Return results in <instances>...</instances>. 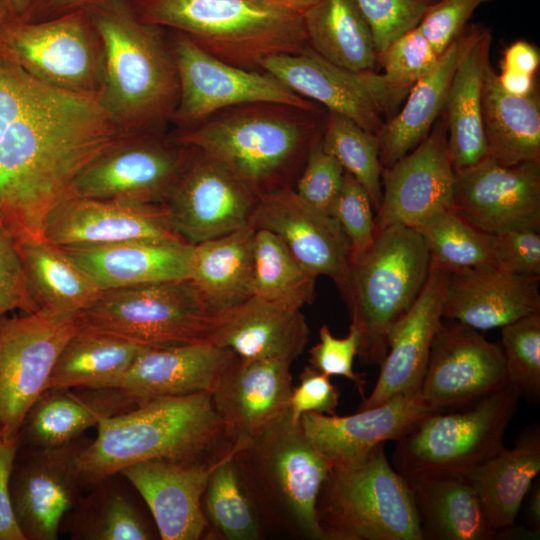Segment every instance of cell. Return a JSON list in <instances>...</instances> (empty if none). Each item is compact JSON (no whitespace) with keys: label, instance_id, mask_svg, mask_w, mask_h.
<instances>
[{"label":"cell","instance_id":"obj_22","mask_svg":"<svg viewBox=\"0 0 540 540\" xmlns=\"http://www.w3.org/2000/svg\"><path fill=\"white\" fill-rule=\"evenodd\" d=\"M42 238L57 247L98 246L130 240L179 239L164 204L66 197L47 214Z\"/></svg>","mask_w":540,"mask_h":540},{"label":"cell","instance_id":"obj_10","mask_svg":"<svg viewBox=\"0 0 540 540\" xmlns=\"http://www.w3.org/2000/svg\"><path fill=\"white\" fill-rule=\"evenodd\" d=\"M80 317L86 327L152 348L209 341L217 320L190 279L103 290Z\"/></svg>","mask_w":540,"mask_h":540},{"label":"cell","instance_id":"obj_25","mask_svg":"<svg viewBox=\"0 0 540 540\" xmlns=\"http://www.w3.org/2000/svg\"><path fill=\"white\" fill-rule=\"evenodd\" d=\"M437 412L441 411L418 392L396 394L382 404L349 416L307 412L300 423L315 447L334 463L358 458L387 441L397 442Z\"/></svg>","mask_w":540,"mask_h":540},{"label":"cell","instance_id":"obj_31","mask_svg":"<svg viewBox=\"0 0 540 540\" xmlns=\"http://www.w3.org/2000/svg\"><path fill=\"white\" fill-rule=\"evenodd\" d=\"M261 70L371 133L377 134L385 122L359 75L330 63L309 45L297 53L267 57Z\"/></svg>","mask_w":540,"mask_h":540},{"label":"cell","instance_id":"obj_56","mask_svg":"<svg viewBox=\"0 0 540 540\" xmlns=\"http://www.w3.org/2000/svg\"><path fill=\"white\" fill-rule=\"evenodd\" d=\"M20 448V435L0 430V540H25L14 515L10 477Z\"/></svg>","mask_w":540,"mask_h":540},{"label":"cell","instance_id":"obj_8","mask_svg":"<svg viewBox=\"0 0 540 540\" xmlns=\"http://www.w3.org/2000/svg\"><path fill=\"white\" fill-rule=\"evenodd\" d=\"M316 510L329 540H423L410 486L384 444L331 463Z\"/></svg>","mask_w":540,"mask_h":540},{"label":"cell","instance_id":"obj_49","mask_svg":"<svg viewBox=\"0 0 540 540\" xmlns=\"http://www.w3.org/2000/svg\"><path fill=\"white\" fill-rule=\"evenodd\" d=\"M374 209L368 193L348 172L331 215L338 221L351 247V262L360 259L371 247L375 236Z\"/></svg>","mask_w":540,"mask_h":540},{"label":"cell","instance_id":"obj_30","mask_svg":"<svg viewBox=\"0 0 540 540\" xmlns=\"http://www.w3.org/2000/svg\"><path fill=\"white\" fill-rule=\"evenodd\" d=\"M308 339L309 327L301 309L252 295L217 318L209 342L239 358L292 364Z\"/></svg>","mask_w":540,"mask_h":540},{"label":"cell","instance_id":"obj_7","mask_svg":"<svg viewBox=\"0 0 540 540\" xmlns=\"http://www.w3.org/2000/svg\"><path fill=\"white\" fill-rule=\"evenodd\" d=\"M321 134L278 109H239L181 128L175 142L214 159L260 199L289 180Z\"/></svg>","mask_w":540,"mask_h":540},{"label":"cell","instance_id":"obj_3","mask_svg":"<svg viewBox=\"0 0 540 540\" xmlns=\"http://www.w3.org/2000/svg\"><path fill=\"white\" fill-rule=\"evenodd\" d=\"M96 427V438L76 458L81 486L143 461L204 459L226 439L209 392L146 400Z\"/></svg>","mask_w":540,"mask_h":540},{"label":"cell","instance_id":"obj_13","mask_svg":"<svg viewBox=\"0 0 540 540\" xmlns=\"http://www.w3.org/2000/svg\"><path fill=\"white\" fill-rule=\"evenodd\" d=\"M82 327L80 314L46 308L0 317V430L20 435L63 347Z\"/></svg>","mask_w":540,"mask_h":540},{"label":"cell","instance_id":"obj_12","mask_svg":"<svg viewBox=\"0 0 540 540\" xmlns=\"http://www.w3.org/2000/svg\"><path fill=\"white\" fill-rule=\"evenodd\" d=\"M168 42L179 81V99L172 121L181 128L199 124L222 109L241 105L315 110L311 101L270 74L222 61L180 32L173 31Z\"/></svg>","mask_w":540,"mask_h":540},{"label":"cell","instance_id":"obj_2","mask_svg":"<svg viewBox=\"0 0 540 540\" xmlns=\"http://www.w3.org/2000/svg\"><path fill=\"white\" fill-rule=\"evenodd\" d=\"M87 10L103 46L101 104L129 134L162 132L179 99L164 29L142 20L130 0H102Z\"/></svg>","mask_w":540,"mask_h":540},{"label":"cell","instance_id":"obj_9","mask_svg":"<svg viewBox=\"0 0 540 540\" xmlns=\"http://www.w3.org/2000/svg\"><path fill=\"white\" fill-rule=\"evenodd\" d=\"M520 396L507 385L462 410L423 419L397 441L393 465L405 479L466 476L503 447Z\"/></svg>","mask_w":540,"mask_h":540},{"label":"cell","instance_id":"obj_58","mask_svg":"<svg viewBox=\"0 0 540 540\" xmlns=\"http://www.w3.org/2000/svg\"><path fill=\"white\" fill-rule=\"evenodd\" d=\"M539 64L540 53L537 47L528 41L517 40L504 50L501 69L536 75Z\"/></svg>","mask_w":540,"mask_h":540},{"label":"cell","instance_id":"obj_18","mask_svg":"<svg viewBox=\"0 0 540 540\" xmlns=\"http://www.w3.org/2000/svg\"><path fill=\"white\" fill-rule=\"evenodd\" d=\"M452 207L489 234L540 231V162L506 166L487 157L455 171Z\"/></svg>","mask_w":540,"mask_h":540},{"label":"cell","instance_id":"obj_34","mask_svg":"<svg viewBox=\"0 0 540 540\" xmlns=\"http://www.w3.org/2000/svg\"><path fill=\"white\" fill-rule=\"evenodd\" d=\"M255 233L249 224L193 245L189 279L217 318L253 295Z\"/></svg>","mask_w":540,"mask_h":540},{"label":"cell","instance_id":"obj_54","mask_svg":"<svg viewBox=\"0 0 540 540\" xmlns=\"http://www.w3.org/2000/svg\"><path fill=\"white\" fill-rule=\"evenodd\" d=\"M493 0H439L425 14L418 28L440 55L464 30L475 10Z\"/></svg>","mask_w":540,"mask_h":540},{"label":"cell","instance_id":"obj_11","mask_svg":"<svg viewBox=\"0 0 540 540\" xmlns=\"http://www.w3.org/2000/svg\"><path fill=\"white\" fill-rule=\"evenodd\" d=\"M0 57L49 85L99 97L104 53L87 9L42 21L8 20L0 27Z\"/></svg>","mask_w":540,"mask_h":540},{"label":"cell","instance_id":"obj_61","mask_svg":"<svg viewBox=\"0 0 540 540\" xmlns=\"http://www.w3.org/2000/svg\"><path fill=\"white\" fill-rule=\"evenodd\" d=\"M528 502V515L531 524L539 532L540 528V486L539 481L536 484L531 485Z\"/></svg>","mask_w":540,"mask_h":540},{"label":"cell","instance_id":"obj_55","mask_svg":"<svg viewBox=\"0 0 540 540\" xmlns=\"http://www.w3.org/2000/svg\"><path fill=\"white\" fill-rule=\"evenodd\" d=\"M338 402L339 391L330 376L307 366L299 375V384L292 388L289 416L292 422L298 423L307 412L334 415Z\"/></svg>","mask_w":540,"mask_h":540},{"label":"cell","instance_id":"obj_14","mask_svg":"<svg viewBox=\"0 0 540 540\" xmlns=\"http://www.w3.org/2000/svg\"><path fill=\"white\" fill-rule=\"evenodd\" d=\"M191 153L161 132L129 134L76 176L67 197L163 204Z\"/></svg>","mask_w":540,"mask_h":540},{"label":"cell","instance_id":"obj_40","mask_svg":"<svg viewBox=\"0 0 540 540\" xmlns=\"http://www.w3.org/2000/svg\"><path fill=\"white\" fill-rule=\"evenodd\" d=\"M30 291L40 308L80 314L101 290L62 250L44 238L18 243Z\"/></svg>","mask_w":540,"mask_h":540},{"label":"cell","instance_id":"obj_47","mask_svg":"<svg viewBox=\"0 0 540 540\" xmlns=\"http://www.w3.org/2000/svg\"><path fill=\"white\" fill-rule=\"evenodd\" d=\"M508 385L529 402L540 400V312L502 326Z\"/></svg>","mask_w":540,"mask_h":540},{"label":"cell","instance_id":"obj_23","mask_svg":"<svg viewBox=\"0 0 540 540\" xmlns=\"http://www.w3.org/2000/svg\"><path fill=\"white\" fill-rule=\"evenodd\" d=\"M291 364L237 357L211 392L225 438L248 442L289 411Z\"/></svg>","mask_w":540,"mask_h":540},{"label":"cell","instance_id":"obj_60","mask_svg":"<svg viewBox=\"0 0 540 540\" xmlns=\"http://www.w3.org/2000/svg\"><path fill=\"white\" fill-rule=\"evenodd\" d=\"M263 1L278 9L302 16L318 0H263Z\"/></svg>","mask_w":540,"mask_h":540},{"label":"cell","instance_id":"obj_42","mask_svg":"<svg viewBox=\"0 0 540 540\" xmlns=\"http://www.w3.org/2000/svg\"><path fill=\"white\" fill-rule=\"evenodd\" d=\"M316 278L278 236L256 229L253 295L301 309L315 299Z\"/></svg>","mask_w":540,"mask_h":540},{"label":"cell","instance_id":"obj_39","mask_svg":"<svg viewBox=\"0 0 540 540\" xmlns=\"http://www.w3.org/2000/svg\"><path fill=\"white\" fill-rule=\"evenodd\" d=\"M146 348L83 325L59 354L46 390L107 388Z\"/></svg>","mask_w":540,"mask_h":540},{"label":"cell","instance_id":"obj_32","mask_svg":"<svg viewBox=\"0 0 540 540\" xmlns=\"http://www.w3.org/2000/svg\"><path fill=\"white\" fill-rule=\"evenodd\" d=\"M540 472V425L526 427L511 449L505 446L466 474L485 515L502 538L523 534L515 520Z\"/></svg>","mask_w":540,"mask_h":540},{"label":"cell","instance_id":"obj_33","mask_svg":"<svg viewBox=\"0 0 540 540\" xmlns=\"http://www.w3.org/2000/svg\"><path fill=\"white\" fill-rule=\"evenodd\" d=\"M46 390L27 412L20 440L34 449H53L76 440L106 417L136 404L114 388Z\"/></svg>","mask_w":540,"mask_h":540},{"label":"cell","instance_id":"obj_19","mask_svg":"<svg viewBox=\"0 0 540 540\" xmlns=\"http://www.w3.org/2000/svg\"><path fill=\"white\" fill-rule=\"evenodd\" d=\"M244 444L231 441L226 449L195 461H143L120 473L146 502L161 539L197 540L207 527L202 499L209 478L226 457Z\"/></svg>","mask_w":540,"mask_h":540},{"label":"cell","instance_id":"obj_16","mask_svg":"<svg viewBox=\"0 0 540 540\" xmlns=\"http://www.w3.org/2000/svg\"><path fill=\"white\" fill-rule=\"evenodd\" d=\"M507 385L500 343L458 321L441 322L419 391L425 401L440 411L460 409Z\"/></svg>","mask_w":540,"mask_h":540},{"label":"cell","instance_id":"obj_48","mask_svg":"<svg viewBox=\"0 0 540 540\" xmlns=\"http://www.w3.org/2000/svg\"><path fill=\"white\" fill-rule=\"evenodd\" d=\"M439 0H356L374 38L377 57L396 39L418 27Z\"/></svg>","mask_w":540,"mask_h":540},{"label":"cell","instance_id":"obj_24","mask_svg":"<svg viewBox=\"0 0 540 540\" xmlns=\"http://www.w3.org/2000/svg\"><path fill=\"white\" fill-rule=\"evenodd\" d=\"M450 273L430 261L420 295L388 333V350L380 363L378 380L360 410L382 404L396 394L420 391L431 344L442 322Z\"/></svg>","mask_w":540,"mask_h":540},{"label":"cell","instance_id":"obj_57","mask_svg":"<svg viewBox=\"0 0 540 540\" xmlns=\"http://www.w3.org/2000/svg\"><path fill=\"white\" fill-rule=\"evenodd\" d=\"M102 0H31L24 21L52 19L78 10H85Z\"/></svg>","mask_w":540,"mask_h":540},{"label":"cell","instance_id":"obj_41","mask_svg":"<svg viewBox=\"0 0 540 540\" xmlns=\"http://www.w3.org/2000/svg\"><path fill=\"white\" fill-rule=\"evenodd\" d=\"M439 55L418 27L408 31L378 58L383 73L358 74L387 120L398 112L414 84L437 62Z\"/></svg>","mask_w":540,"mask_h":540},{"label":"cell","instance_id":"obj_45","mask_svg":"<svg viewBox=\"0 0 540 540\" xmlns=\"http://www.w3.org/2000/svg\"><path fill=\"white\" fill-rule=\"evenodd\" d=\"M236 452L226 457L209 478L203 495L206 514L225 539L256 540L261 523L235 463Z\"/></svg>","mask_w":540,"mask_h":540},{"label":"cell","instance_id":"obj_62","mask_svg":"<svg viewBox=\"0 0 540 540\" xmlns=\"http://www.w3.org/2000/svg\"><path fill=\"white\" fill-rule=\"evenodd\" d=\"M6 4L7 8L9 9L11 15L15 19H21L30 4L31 0H3Z\"/></svg>","mask_w":540,"mask_h":540},{"label":"cell","instance_id":"obj_28","mask_svg":"<svg viewBox=\"0 0 540 540\" xmlns=\"http://www.w3.org/2000/svg\"><path fill=\"white\" fill-rule=\"evenodd\" d=\"M540 277L480 267L450 273L443 318L476 330L501 328L540 312Z\"/></svg>","mask_w":540,"mask_h":540},{"label":"cell","instance_id":"obj_6","mask_svg":"<svg viewBox=\"0 0 540 540\" xmlns=\"http://www.w3.org/2000/svg\"><path fill=\"white\" fill-rule=\"evenodd\" d=\"M430 256L415 228L394 224L376 231L373 243L351 262L338 287L351 323L360 335L358 354L379 364L388 350V333L413 306L427 280Z\"/></svg>","mask_w":540,"mask_h":540},{"label":"cell","instance_id":"obj_27","mask_svg":"<svg viewBox=\"0 0 540 540\" xmlns=\"http://www.w3.org/2000/svg\"><path fill=\"white\" fill-rule=\"evenodd\" d=\"M59 248L103 291L189 279L193 245L162 239Z\"/></svg>","mask_w":540,"mask_h":540},{"label":"cell","instance_id":"obj_52","mask_svg":"<svg viewBox=\"0 0 540 540\" xmlns=\"http://www.w3.org/2000/svg\"><path fill=\"white\" fill-rule=\"evenodd\" d=\"M319 339L310 349V366L327 376H342L353 381L363 395L365 382L362 376L353 370L354 358L360 345L358 331L350 325L346 337L335 338L329 327L323 325L319 330Z\"/></svg>","mask_w":540,"mask_h":540},{"label":"cell","instance_id":"obj_5","mask_svg":"<svg viewBox=\"0 0 540 540\" xmlns=\"http://www.w3.org/2000/svg\"><path fill=\"white\" fill-rule=\"evenodd\" d=\"M138 16L189 37L200 48L231 65L261 70L276 54L304 49L303 16L263 0H130Z\"/></svg>","mask_w":540,"mask_h":540},{"label":"cell","instance_id":"obj_53","mask_svg":"<svg viewBox=\"0 0 540 540\" xmlns=\"http://www.w3.org/2000/svg\"><path fill=\"white\" fill-rule=\"evenodd\" d=\"M492 257L499 270L540 277V231L525 229L493 234Z\"/></svg>","mask_w":540,"mask_h":540},{"label":"cell","instance_id":"obj_59","mask_svg":"<svg viewBox=\"0 0 540 540\" xmlns=\"http://www.w3.org/2000/svg\"><path fill=\"white\" fill-rule=\"evenodd\" d=\"M497 79L506 92L514 95L524 96L537 88L535 75L501 69Z\"/></svg>","mask_w":540,"mask_h":540},{"label":"cell","instance_id":"obj_37","mask_svg":"<svg viewBox=\"0 0 540 540\" xmlns=\"http://www.w3.org/2000/svg\"><path fill=\"white\" fill-rule=\"evenodd\" d=\"M462 49V33L439 55L435 65L411 88L406 101L376 134L382 168L412 151L443 112L447 91Z\"/></svg>","mask_w":540,"mask_h":540},{"label":"cell","instance_id":"obj_1","mask_svg":"<svg viewBox=\"0 0 540 540\" xmlns=\"http://www.w3.org/2000/svg\"><path fill=\"white\" fill-rule=\"evenodd\" d=\"M127 135L99 97L0 67V222L17 243L42 238L76 176Z\"/></svg>","mask_w":540,"mask_h":540},{"label":"cell","instance_id":"obj_38","mask_svg":"<svg viewBox=\"0 0 540 540\" xmlns=\"http://www.w3.org/2000/svg\"><path fill=\"white\" fill-rule=\"evenodd\" d=\"M302 16L317 54L352 73L376 72L373 34L356 0H318Z\"/></svg>","mask_w":540,"mask_h":540},{"label":"cell","instance_id":"obj_36","mask_svg":"<svg viewBox=\"0 0 540 540\" xmlns=\"http://www.w3.org/2000/svg\"><path fill=\"white\" fill-rule=\"evenodd\" d=\"M482 118L490 158L506 166L540 162L538 88L524 96L508 93L489 64L482 88Z\"/></svg>","mask_w":540,"mask_h":540},{"label":"cell","instance_id":"obj_51","mask_svg":"<svg viewBox=\"0 0 540 540\" xmlns=\"http://www.w3.org/2000/svg\"><path fill=\"white\" fill-rule=\"evenodd\" d=\"M39 308L27 283L18 243L0 222V317L14 310L31 313Z\"/></svg>","mask_w":540,"mask_h":540},{"label":"cell","instance_id":"obj_20","mask_svg":"<svg viewBox=\"0 0 540 540\" xmlns=\"http://www.w3.org/2000/svg\"><path fill=\"white\" fill-rule=\"evenodd\" d=\"M76 440L53 449L31 448L21 463L15 459L9 490L25 540L57 539L64 517L80 499L76 458L84 445Z\"/></svg>","mask_w":540,"mask_h":540},{"label":"cell","instance_id":"obj_46","mask_svg":"<svg viewBox=\"0 0 540 540\" xmlns=\"http://www.w3.org/2000/svg\"><path fill=\"white\" fill-rule=\"evenodd\" d=\"M321 142L323 148L363 186L376 212L382 200L383 169L377 135L343 115L328 111Z\"/></svg>","mask_w":540,"mask_h":540},{"label":"cell","instance_id":"obj_15","mask_svg":"<svg viewBox=\"0 0 540 540\" xmlns=\"http://www.w3.org/2000/svg\"><path fill=\"white\" fill-rule=\"evenodd\" d=\"M258 200L227 168L192 149L163 204L173 232L195 245L249 225Z\"/></svg>","mask_w":540,"mask_h":540},{"label":"cell","instance_id":"obj_17","mask_svg":"<svg viewBox=\"0 0 540 540\" xmlns=\"http://www.w3.org/2000/svg\"><path fill=\"white\" fill-rule=\"evenodd\" d=\"M455 170L443 114L408 154L382 169V200L375 232L394 224L416 228L432 214L452 207Z\"/></svg>","mask_w":540,"mask_h":540},{"label":"cell","instance_id":"obj_4","mask_svg":"<svg viewBox=\"0 0 540 540\" xmlns=\"http://www.w3.org/2000/svg\"><path fill=\"white\" fill-rule=\"evenodd\" d=\"M259 521L287 535L329 540L317 517V500L331 462L289 411L234 455Z\"/></svg>","mask_w":540,"mask_h":540},{"label":"cell","instance_id":"obj_43","mask_svg":"<svg viewBox=\"0 0 540 540\" xmlns=\"http://www.w3.org/2000/svg\"><path fill=\"white\" fill-rule=\"evenodd\" d=\"M415 229L424 241L430 261L450 272L495 267L493 234L475 226L453 207L435 212Z\"/></svg>","mask_w":540,"mask_h":540},{"label":"cell","instance_id":"obj_63","mask_svg":"<svg viewBox=\"0 0 540 540\" xmlns=\"http://www.w3.org/2000/svg\"><path fill=\"white\" fill-rule=\"evenodd\" d=\"M12 15L3 0H0V27L12 19Z\"/></svg>","mask_w":540,"mask_h":540},{"label":"cell","instance_id":"obj_26","mask_svg":"<svg viewBox=\"0 0 540 540\" xmlns=\"http://www.w3.org/2000/svg\"><path fill=\"white\" fill-rule=\"evenodd\" d=\"M238 356L209 341L144 349L107 388L135 404L159 397L211 393Z\"/></svg>","mask_w":540,"mask_h":540},{"label":"cell","instance_id":"obj_29","mask_svg":"<svg viewBox=\"0 0 540 540\" xmlns=\"http://www.w3.org/2000/svg\"><path fill=\"white\" fill-rule=\"evenodd\" d=\"M491 42L490 29L482 25H468L462 31V49L442 112L455 171L489 157L482 118V88L490 64Z\"/></svg>","mask_w":540,"mask_h":540},{"label":"cell","instance_id":"obj_44","mask_svg":"<svg viewBox=\"0 0 540 540\" xmlns=\"http://www.w3.org/2000/svg\"><path fill=\"white\" fill-rule=\"evenodd\" d=\"M86 498L78 500L72 528L73 539L147 540L151 533L134 504L108 479L95 485Z\"/></svg>","mask_w":540,"mask_h":540},{"label":"cell","instance_id":"obj_35","mask_svg":"<svg viewBox=\"0 0 540 540\" xmlns=\"http://www.w3.org/2000/svg\"><path fill=\"white\" fill-rule=\"evenodd\" d=\"M406 480L412 491L423 540L499 538L465 476H427Z\"/></svg>","mask_w":540,"mask_h":540},{"label":"cell","instance_id":"obj_21","mask_svg":"<svg viewBox=\"0 0 540 540\" xmlns=\"http://www.w3.org/2000/svg\"><path fill=\"white\" fill-rule=\"evenodd\" d=\"M250 224L278 236L296 259L315 276L339 287L351 264V247L338 221L302 199L292 187L262 196Z\"/></svg>","mask_w":540,"mask_h":540},{"label":"cell","instance_id":"obj_50","mask_svg":"<svg viewBox=\"0 0 540 540\" xmlns=\"http://www.w3.org/2000/svg\"><path fill=\"white\" fill-rule=\"evenodd\" d=\"M344 173L340 162L323 148L320 135L307 153L294 190L306 202L331 215L344 181Z\"/></svg>","mask_w":540,"mask_h":540}]
</instances>
